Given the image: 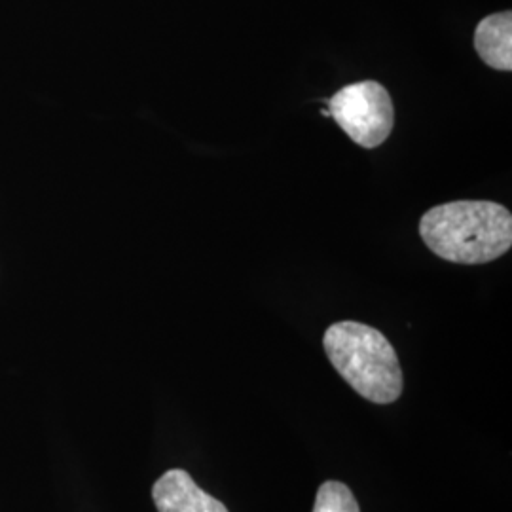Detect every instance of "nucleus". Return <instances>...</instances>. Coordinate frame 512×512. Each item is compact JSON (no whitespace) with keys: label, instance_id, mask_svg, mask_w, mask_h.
I'll return each mask as SVG.
<instances>
[{"label":"nucleus","instance_id":"f257e3e1","mask_svg":"<svg viewBox=\"0 0 512 512\" xmlns=\"http://www.w3.org/2000/svg\"><path fill=\"white\" fill-rule=\"evenodd\" d=\"M420 236L431 253L448 262L486 264L511 249V211L482 200L440 203L421 217Z\"/></svg>","mask_w":512,"mask_h":512},{"label":"nucleus","instance_id":"423d86ee","mask_svg":"<svg viewBox=\"0 0 512 512\" xmlns=\"http://www.w3.org/2000/svg\"><path fill=\"white\" fill-rule=\"evenodd\" d=\"M313 512H361V509L346 484L329 480L321 484L315 497Z\"/></svg>","mask_w":512,"mask_h":512},{"label":"nucleus","instance_id":"7ed1b4c3","mask_svg":"<svg viewBox=\"0 0 512 512\" xmlns=\"http://www.w3.org/2000/svg\"><path fill=\"white\" fill-rule=\"evenodd\" d=\"M329 116L363 148L384 145L395 126V107L380 82L349 84L329 101Z\"/></svg>","mask_w":512,"mask_h":512},{"label":"nucleus","instance_id":"39448f33","mask_svg":"<svg viewBox=\"0 0 512 512\" xmlns=\"http://www.w3.org/2000/svg\"><path fill=\"white\" fill-rule=\"evenodd\" d=\"M476 54L495 71H512V14L499 12L478 23Z\"/></svg>","mask_w":512,"mask_h":512},{"label":"nucleus","instance_id":"20e7f679","mask_svg":"<svg viewBox=\"0 0 512 512\" xmlns=\"http://www.w3.org/2000/svg\"><path fill=\"white\" fill-rule=\"evenodd\" d=\"M158 512H228L217 497L205 494L183 469H171L152 488Z\"/></svg>","mask_w":512,"mask_h":512},{"label":"nucleus","instance_id":"f03ea898","mask_svg":"<svg viewBox=\"0 0 512 512\" xmlns=\"http://www.w3.org/2000/svg\"><path fill=\"white\" fill-rule=\"evenodd\" d=\"M323 346L338 374L366 401L391 404L403 395L397 351L380 330L357 321H340L327 329Z\"/></svg>","mask_w":512,"mask_h":512}]
</instances>
